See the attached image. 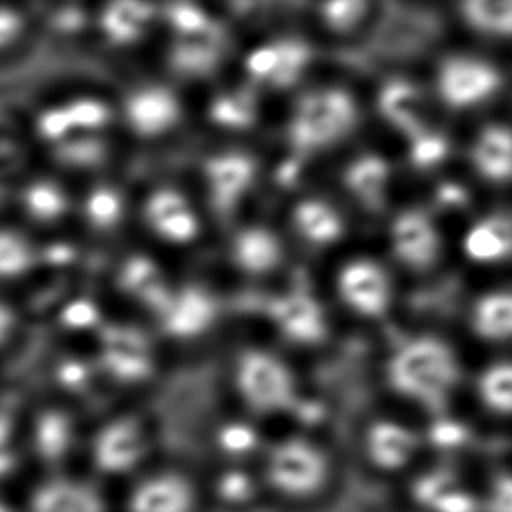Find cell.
<instances>
[{"label": "cell", "mask_w": 512, "mask_h": 512, "mask_svg": "<svg viewBox=\"0 0 512 512\" xmlns=\"http://www.w3.org/2000/svg\"><path fill=\"white\" fill-rule=\"evenodd\" d=\"M416 512H481L479 485L451 462L418 467L411 474V502Z\"/></svg>", "instance_id": "10"}, {"label": "cell", "mask_w": 512, "mask_h": 512, "mask_svg": "<svg viewBox=\"0 0 512 512\" xmlns=\"http://www.w3.org/2000/svg\"><path fill=\"white\" fill-rule=\"evenodd\" d=\"M268 443L249 423L228 422L215 432L214 448L219 464L257 465Z\"/></svg>", "instance_id": "30"}, {"label": "cell", "mask_w": 512, "mask_h": 512, "mask_svg": "<svg viewBox=\"0 0 512 512\" xmlns=\"http://www.w3.org/2000/svg\"><path fill=\"white\" fill-rule=\"evenodd\" d=\"M13 326V313L6 306L0 305V340L6 336L7 331Z\"/></svg>", "instance_id": "48"}, {"label": "cell", "mask_w": 512, "mask_h": 512, "mask_svg": "<svg viewBox=\"0 0 512 512\" xmlns=\"http://www.w3.org/2000/svg\"><path fill=\"white\" fill-rule=\"evenodd\" d=\"M264 492L289 506H310L322 499L336 479V460L312 436L292 434L273 443L257 462Z\"/></svg>", "instance_id": "1"}, {"label": "cell", "mask_w": 512, "mask_h": 512, "mask_svg": "<svg viewBox=\"0 0 512 512\" xmlns=\"http://www.w3.org/2000/svg\"><path fill=\"white\" fill-rule=\"evenodd\" d=\"M30 512H109V504L90 481L56 478L35 490Z\"/></svg>", "instance_id": "20"}, {"label": "cell", "mask_w": 512, "mask_h": 512, "mask_svg": "<svg viewBox=\"0 0 512 512\" xmlns=\"http://www.w3.org/2000/svg\"><path fill=\"white\" fill-rule=\"evenodd\" d=\"M429 441L441 451H457L460 444L467 443V432H462L455 423L443 422L432 429Z\"/></svg>", "instance_id": "45"}, {"label": "cell", "mask_w": 512, "mask_h": 512, "mask_svg": "<svg viewBox=\"0 0 512 512\" xmlns=\"http://www.w3.org/2000/svg\"><path fill=\"white\" fill-rule=\"evenodd\" d=\"M294 222L299 233L305 236L308 242L317 245L336 242L343 233L340 215L324 201L308 200L299 203L294 212Z\"/></svg>", "instance_id": "33"}, {"label": "cell", "mask_w": 512, "mask_h": 512, "mask_svg": "<svg viewBox=\"0 0 512 512\" xmlns=\"http://www.w3.org/2000/svg\"><path fill=\"white\" fill-rule=\"evenodd\" d=\"M62 322L65 326L74 327V329L95 326L98 322L97 306L86 299L74 301L63 310Z\"/></svg>", "instance_id": "43"}, {"label": "cell", "mask_w": 512, "mask_h": 512, "mask_svg": "<svg viewBox=\"0 0 512 512\" xmlns=\"http://www.w3.org/2000/svg\"><path fill=\"white\" fill-rule=\"evenodd\" d=\"M86 374H88L86 367L83 364H79V362H65L60 367V381L65 383V385H69V387L81 385L86 380Z\"/></svg>", "instance_id": "47"}, {"label": "cell", "mask_w": 512, "mask_h": 512, "mask_svg": "<svg viewBox=\"0 0 512 512\" xmlns=\"http://www.w3.org/2000/svg\"><path fill=\"white\" fill-rule=\"evenodd\" d=\"M380 512H416L415 509H411V507H394V509H385V511Z\"/></svg>", "instance_id": "50"}, {"label": "cell", "mask_w": 512, "mask_h": 512, "mask_svg": "<svg viewBox=\"0 0 512 512\" xmlns=\"http://www.w3.org/2000/svg\"><path fill=\"white\" fill-rule=\"evenodd\" d=\"M203 483L182 467L153 464L128 481L125 512H200Z\"/></svg>", "instance_id": "7"}, {"label": "cell", "mask_w": 512, "mask_h": 512, "mask_svg": "<svg viewBox=\"0 0 512 512\" xmlns=\"http://www.w3.org/2000/svg\"><path fill=\"white\" fill-rule=\"evenodd\" d=\"M48 257L53 263H62V261L69 259L70 250L63 249V247H55V249L49 250Z\"/></svg>", "instance_id": "49"}, {"label": "cell", "mask_w": 512, "mask_h": 512, "mask_svg": "<svg viewBox=\"0 0 512 512\" xmlns=\"http://www.w3.org/2000/svg\"><path fill=\"white\" fill-rule=\"evenodd\" d=\"M167 333L177 338H191L203 333L215 317L214 299L198 287H186L172 299L161 312Z\"/></svg>", "instance_id": "25"}, {"label": "cell", "mask_w": 512, "mask_h": 512, "mask_svg": "<svg viewBox=\"0 0 512 512\" xmlns=\"http://www.w3.org/2000/svg\"><path fill=\"white\" fill-rule=\"evenodd\" d=\"M72 126L81 128H98L109 121V109L97 100H77L67 107Z\"/></svg>", "instance_id": "41"}, {"label": "cell", "mask_w": 512, "mask_h": 512, "mask_svg": "<svg viewBox=\"0 0 512 512\" xmlns=\"http://www.w3.org/2000/svg\"><path fill=\"white\" fill-rule=\"evenodd\" d=\"M212 0H163L161 32L172 37L170 69L182 77L212 74L229 46V30Z\"/></svg>", "instance_id": "2"}, {"label": "cell", "mask_w": 512, "mask_h": 512, "mask_svg": "<svg viewBox=\"0 0 512 512\" xmlns=\"http://www.w3.org/2000/svg\"><path fill=\"white\" fill-rule=\"evenodd\" d=\"M153 444L146 427L132 416L116 418L98 430L91 446L93 467L102 476L132 481L151 467Z\"/></svg>", "instance_id": "8"}, {"label": "cell", "mask_w": 512, "mask_h": 512, "mask_svg": "<svg viewBox=\"0 0 512 512\" xmlns=\"http://www.w3.org/2000/svg\"><path fill=\"white\" fill-rule=\"evenodd\" d=\"M104 154L102 146L95 140H79L74 144H65L58 156L72 165H93Z\"/></svg>", "instance_id": "42"}, {"label": "cell", "mask_w": 512, "mask_h": 512, "mask_svg": "<svg viewBox=\"0 0 512 512\" xmlns=\"http://www.w3.org/2000/svg\"><path fill=\"white\" fill-rule=\"evenodd\" d=\"M72 436L74 434L69 418L58 411H49L37 423L35 444L44 460L56 462L69 453Z\"/></svg>", "instance_id": "34"}, {"label": "cell", "mask_w": 512, "mask_h": 512, "mask_svg": "<svg viewBox=\"0 0 512 512\" xmlns=\"http://www.w3.org/2000/svg\"><path fill=\"white\" fill-rule=\"evenodd\" d=\"M0 512H9V511H7L6 507L0 506Z\"/></svg>", "instance_id": "51"}, {"label": "cell", "mask_w": 512, "mask_h": 512, "mask_svg": "<svg viewBox=\"0 0 512 512\" xmlns=\"http://www.w3.org/2000/svg\"><path fill=\"white\" fill-rule=\"evenodd\" d=\"M434 86L448 109L472 112L500 97L506 76L497 63L472 51L444 53L434 69Z\"/></svg>", "instance_id": "4"}, {"label": "cell", "mask_w": 512, "mask_h": 512, "mask_svg": "<svg viewBox=\"0 0 512 512\" xmlns=\"http://www.w3.org/2000/svg\"><path fill=\"white\" fill-rule=\"evenodd\" d=\"M70 128H74V126H72L67 109H55V111L44 112L41 119H39V132L46 139H62L63 135L69 132Z\"/></svg>", "instance_id": "44"}, {"label": "cell", "mask_w": 512, "mask_h": 512, "mask_svg": "<svg viewBox=\"0 0 512 512\" xmlns=\"http://www.w3.org/2000/svg\"><path fill=\"white\" fill-rule=\"evenodd\" d=\"M411 140H413L411 158H413L416 167H436L437 163H441L446 153H448V142L437 133L422 130Z\"/></svg>", "instance_id": "40"}, {"label": "cell", "mask_w": 512, "mask_h": 512, "mask_svg": "<svg viewBox=\"0 0 512 512\" xmlns=\"http://www.w3.org/2000/svg\"><path fill=\"white\" fill-rule=\"evenodd\" d=\"M205 499H214L228 511H245L256 506L264 492L257 465L217 464L207 483H203Z\"/></svg>", "instance_id": "19"}, {"label": "cell", "mask_w": 512, "mask_h": 512, "mask_svg": "<svg viewBox=\"0 0 512 512\" xmlns=\"http://www.w3.org/2000/svg\"><path fill=\"white\" fill-rule=\"evenodd\" d=\"M455 14L472 34L512 41V0H455Z\"/></svg>", "instance_id": "28"}, {"label": "cell", "mask_w": 512, "mask_h": 512, "mask_svg": "<svg viewBox=\"0 0 512 512\" xmlns=\"http://www.w3.org/2000/svg\"><path fill=\"white\" fill-rule=\"evenodd\" d=\"M479 511L512 512V467H497L479 483Z\"/></svg>", "instance_id": "36"}, {"label": "cell", "mask_w": 512, "mask_h": 512, "mask_svg": "<svg viewBox=\"0 0 512 512\" xmlns=\"http://www.w3.org/2000/svg\"><path fill=\"white\" fill-rule=\"evenodd\" d=\"M149 226L168 242L187 243L198 235V219L186 198L173 189H161L146 205Z\"/></svg>", "instance_id": "24"}, {"label": "cell", "mask_w": 512, "mask_h": 512, "mask_svg": "<svg viewBox=\"0 0 512 512\" xmlns=\"http://www.w3.org/2000/svg\"><path fill=\"white\" fill-rule=\"evenodd\" d=\"M346 187L366 208L376 210L383 205L388 182V165L380 156H362L348 168Z\"/></svg>", "instance_id": "32"}, {"label": "cell", "mask_w": 512, "mask_h": 512, "mask_svg": "<svg viewBox=\"0 0 512 512\" xmlns=\"http://www.w3.org/2000/svg\"><path fill=\"white\" fill-rule=\"evenodd\" d=\"M205 173L215 208L231 212L254 182L256 165L247 154L226 153L208 161Z\"/></svg>", "instance_id": "21"}, {"label": "cell", "mask_w": 512, "mask_h": 512, "mask_svg": "<svg viewBox=\"0 0 512 512\" xmlns=\"http://www.w3.org/2000/svg\"><path fill=\"white\" fill-rule=\"evenodd\" d=\"M28 210L30 214L41 219V221H51L65 212L67 208V198L58 187L49 184V182H39L28 189L25 194Z\"/></svg>", "instance_id": "37"}, {"label": "cell", "mask_w": 512, "mask_h": 512, "mask_svg": "<svg viewBox=\"0 0 512 512\" xmlns=\"http://www.w3.org/2000/svg\"><path fill=\"white\" fill-rule=\"evenodd\" d=\"M357 119L352 95L341 88L310 91L299 100L291 121V142L299 151H317L343 139Z\"/></svg>", "instance_id": "6"}, {"label": "cell", "mask_w": 512, "mask_h": 512, "mask_svg": "<svg viewBox=\"0 0 512 512\" xmlns=\"http://www.w3.org/2000/svg\"><path fill=\"white\" fill-rule=\"evenodd\" d=\"M14 467V453L11 448V430L9 423L0 418V478Z\"/></svg>", "instance_id": "46"}, {"label": "cell", "mask_w": 512, "mask_h": 512, "mask_svg": "<svg viewBox=\"0 0 512 512\" xmlns=\"http://www.w3.org/2000/svg\"><path fill=\"white\" fill-rule=\"evenodd\" d=\"M467 324L483 345L512 346V284L493 285L479 292L472 299Z\"/></svg>", "instance_id": "16"}, {"label": "cell", "mask_w": 512, "mask_h": 512, "mask_svg": "<svg viewBox=\"0 0 512 512\" xmlns=\"http://www.w3.org/2000/svg\"><path fill=\"white\" fill-rule=\"evenodd\" d=\"M378 107L397 130L406 133L411 139L425 130L422 91L409 79L394 77L383 84L378 95Z\"/></svg>", "instance_id": "27"}, {"label": "cell", "mask_w": 512, "mask_h": 512, "mask_svg": "<svg viewBox=\"0 0 512 512\" xmlns=\"http://www.w3.org/2000/svg\"><path fill=\"white\" fill-rule=\"evenodd\" d=\"M102 362L105 369L121 381H142L153 373V359L146 338L132 327H105Z\"/></svg>", "instance_id": "17"}, {"label": "cell", "mask_w": 512, "mask_h": 512, "mask_svg": "<svg viewBox=\"0 0 512 512\" xmlns=\"http://www.w3.org/2000/svg\"><path fill=\"white\" fill-rule=\"evenodd\" d=\"M425 439L420 432L395 420H376L362 437V455L371 471L381 476H411L420 467Z\"/></svg>", "instance_id": "12"}, {"label": "cell", "mask_w": 512, "mask_h": 512, "mask_svg": "<svg viewBox=\"0 0 512 512\" xmlns=\"http://www.w3.org/2000/svg\"><path fill=\"white\" fill-rule=\"evenodd\" d=\"M469 165L486 186H512V123L495 119L478 128L469 144Z\"/></svg>", "instance_id": "13"}, {"label": "cell", "mask_w": 512, "mask_h": 512, "mask_svg": "<svg viewBox=\"0 0 512 512\" xmlns=\"http://www.w3.org/2000/svg\"><path fill=\"white\" fill-rule=\"evenodd\" d=\"M30 264L27 243L20 236L0 231V275H18Z\"/></svg>", "instance_id": "39"}, {"label": "cell", "mask_w": 512, "mask_h": 512, "mask_svg": "<svg viewBox=\"0 0 512 512\" xmlns=\"http://www.w3.org/2000/svg\"><path fill=\"white\" fill-rule=\"evenodd\" d=\"M123 212V203L118 193H114L112 189L100 187L97 191L91 193L86 203V214L90 217V221L98 226V228H111L119 221Z\"/></svg>", "instance_id": "38"}, {"label": "cell", "mask_w": 512, "mask_h": 512, "mask_svg": "<svg viewBox=\"0 0 512 512\" xmlns=\"http://www.w3.org/2000/svg\"><path fill=\"white\" fill-rule=\"evenodd\" d=\"M233 256L242 270L261 275L273 270L282 259V247L277 236L266 229H245L236 236Z\"/></svg>", "instance_id": "31"}, {"label": "cell", "mask_w": 512, "mask_h": 512, "mask_svg": "<svg viewBox=\"0 0 512 512\" xmlns=\"http://www.w3.org/2000/svg\"><path fill=\"white\" fill-rule=\"evenodd\" d=\"M210 116L217 125L245 128L256 118V98L250 90H236L215 98Z\"/></svg>", "instance_id": "35"}, {"label": "cell", "mask_w": 512, "mask_h": 512, "mask_svg": "<svg viewBox=\"0 0 512 512\" xmlns=\"http://www.w3.org/2000/svg\"><path fill=\"white\" fill-rule=\"evenodd\" d=\"M340 292L355 312L378 317L390 303V280L378 264L360 259L341 271Z\"/></svg>", "instance_id": "18"}, {"label": "cell", "mask_w": 512, "mask_h": 512, "mask_svg": "<svg viewBox=\"0 0 512 512\" xmlns=\"http://www.w3.org/2000/svg\"><path fill=\"white\" fill-rule=\"evenodd\" d=\"M236 385L245 404L257 415L280 413L294 404L296 388L289 369L259 350L242 355Z\"/></svg>", "instance_id": "11"}, {"label": "cell", "mask_w": 512, "mask_h": 512, "mask_svg": "<svg viewBox=\"0 0 512 512\" xmlns=\"http://www.w3.org/2000/svg\"><path fill=\"white\" fill-rule=\"evenodd\" d=\"M315 39L303 27L271 30L243 56V69L256 83L291 88L312 65Z\"/></svg>", "instance_id": "5"}, {"label": "cell", "mask_w": 512, "mask_h": 512, "mask_svg": "<svg viewBox=\"0 0 512 512\" xmlns=\"http://www.w3.org/2000/svg\"><path fill=\"white\" fill-rule=\"evenodd\" d=\"M383 14L385 0H306L301 16L313 39L352 42L371 34Z\"/></svg>", "instance_id": "9"}, {"label": "cell", "mask_w": 512, "mask_h": 512, "mask_svg": "<svg viewBox=\"0 0 512 512\" xmlns=\"http://www.w3.org/2000/svg\"><path fill=\"white\" fill-rule=\"evenodd\" d=\"M126 118L135 132L154 137L170 130L180 118V105L163 86H144L126 104Z\"/></svg>", "instance_id": "22"}, {"label": "cell", "mask_w": 512, "mask_h": 512, "mask_svg": "<svg viewBox=\"0 0 512 512\" xmlns=\"http://www.w3.org/2000/svg\"><path fill=\"white\" fill-rule=\"evenodd\" d=\"M388 378L399 394L441 413L460 387L464 371L453 346L441 338L422 336L395 353Z\"/></svg>", "instance_id": "3"}, {"label": "cell", "mask_w": 512, "mask_h": 512, "mask_svg": "<svg viewBox=\"0 0 512 512\" xmlns=\"http://www.w3.org/2000/svg\"><path fill=\"white\" fill-rule=\"evenodd\" d=\"M271 319L285 338L298 343H317L326 336L324 312L306 294H289L271 303Z\"/></svg>", "instance_id": "23"}, {"label": "cell", "mask_w": 512, "mask_h": 512, "mask_svg": "<svg viewBox=\"0 0 512 512\" xmlns=\"http://www.w3.org/2000/svg\"><path fill=\"white\" fill-rule=\"evenodd\" d=\"M464 256L481 268L512 263V212L495 208L478 217L462 238Z\"/></svg>", "instance_id": "14"}, {"label": "cell", "mask_w": 512, "mask_h": 512, "mask_svg": "<svg viewBox=\"0 0 512 512\" xmlns=\"http://www.w3.org/2000/svg\"><path fill=\"white\" fill-rule=\"evenodd\" d=\"M479 408L499 422H512V357L500 355L486 362L474 378Z\"/></svg>", "instance_id": "26"}, {"label": "cell", "mask_w": 512, "mask_h": 512, "mask_svg": "<svg viewBox=\"0 0 512 512\" xmlns=\"http://www.w3.org/2000/svg\"><path fill=\"white\" fill-rule=\"evenodd\" d=\"M392 247L401 263L413 270H429L443 252L436 222L422 210H406L392 226Z\"/></svg>", "instance_id": "15"}, {"label": "cell", "mask_w": 512, "mask_h": 512, "mask_svg": "<svg viewBox=\"0 0 512 512\" xmlns=\"http://www.w3.org/2000/svg\"><path fill=\"white\" fill-rule=\"evenodd\" d=\"M119 284L130 296L140 299L144 305L160 313L172 299V292L168 291L163 273L147 257H132L121 270Z\"/></svg>", "instance_id": "29"}]
</instances>
